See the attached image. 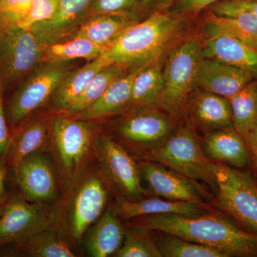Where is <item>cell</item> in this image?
<instances>
[{"label": "cell", "mask_w": 257, "mask_h": 257, "mask_svg": "<svg viewBox=\"0 0 257 257\" xmlns=\"http://www.w3.org/2000/svg\"><path fill=\"white\" fill-rule=\"evenodd\" d=\"M135 227L158 231L214 248L226 257H257V234L239 229L221 216L159 214L143 216Z\"/></svg>", "instance_id": "cell-1"}, {"label": "cell", "mask_w": 257, "mask_h": 257, "mask_svg": "<svg viewBox=\"0 0 257 257\" xmlns=\"http://www.w3.org/2000/svg\"><path fill=\"white\" fill-rule=\"evenodd\" d=\"M182 15L156 12L119 34L102 57L109 64L138 68L158 60L183 30Z\"/></svg>", "instance_id": "cell-2"}, {"label": "cell", "mask_w": 257, "mask_h": 257, "mask_svg": "<svg viewBox=\"0 0 257 257\" xmlns=\"http://www.w3.org/2000/svg\"><path fill=\"white\" fill-rule=\"evenodd\" d=\"M145 158L216 189L214 164L206 157L195 134L188 126L179 128L159 146L147 152Z\"/></svg>", "instance_id": "cell-3"}, {"label": "cell", "mask_w": 257, "mask_h": 257, "mask_svg": "<svg viewBox=\"0 0 257 257\" xmlns=\"http://www.w3.org/2000/svg\"><path fill=\"white\" fill-rule=\"evenodd\" d=\"M204 58L202 47L196 40H187L172 50L163 69L164 87L158 105L172 114L183 110L189 94L197 87Z\"/></svg>", "instance_id": "cell-4"}, {"label": "cell", "mask_w": 257, "mask_h": 257, "mask_svg": "<svg viewBox=\"0 0 257 257\" xmlns=\"http://www.w3.org/2000/svg\"><path fill=\"white\" fill-rule=\"evenodd\" d=\"M216 203L224 212L257 234V182L231 166L214 164Z\"/></svg>", "instance_id": "cell-5"}, {"label": "cell", "mask_w": 257, "mask_h": 257, "mask_svg": "<svg viewBox=\"0 0 257 257\" xmlns=\"http://www.w3.org/2000/svg\"><path fill=\"white\" fill-rule=\"evenodd\" d=\"M70 68L69 62H45L29 74L8 104L7 116L11 124L17 127L30 113L50 99Z\"/></svg>", "instance_id": "cell-6"}, {"label": "cell", "mask_w": 257, "mask_h": 257, "mask_svg": "<svg viewBox=\"0 0 257 257\" xmlns=\"http://www.w3.org/2000/svg\"><path fill=\"white\" fill-rule=\"evenodd\" d=\"M43 45L31 29L15 26L0 32V82L13 83L43 63Z\"/></svg>", "instance_id": "cell-7"}, {"label": "cell", "mask_w": 257, "mask_h": 257, "mask_svg": "<svg viewBox=\"0 0 257 257\" xmlns=\"http://www.w3.org/2000/svg\"><path fill=\"white\" fill-rule=\"evenodd\" d=\"M57 216L56 209L50 206L31 204L20 198L13 199L6 204L0 216V246L18 243L52 226Z\"/></svg>", "instance_id": "cell-8"}, {"label": "cell", "mask_w": 257, "mask_h": 257, "mask_svg": "<svg viewBox=\"0 0 257 257\" xmlns=\"http://www.w3.org/2000/svg\"><path fill=\"white\" fill-rule=\"evenodd\" d=\"M99 158L104 172L115 187L130 201L142 199L144 190L140 167L121 145L109 137L99 144Z\"/></svg>", "instance_id": "cell-9"}, {"label": "cell", "mask_w": 257, "mask_h": 257, "mask_svg": "<svg viewBox=\"0 0 257 257\" xmlns=\"http://www.w3.org/2000/svg\"><path fill=\"white\" fill-rule=\"evenodd\" d=\"M139 167L141 177L155 195L168 200L193 203L207 209L205 191L197 182L156 162L147 160Z\"/></svg>", "instance_id": "cell-10"}, {"label": "cell", "mask_w": 257, "mask_h": 257, "mask_svg": "<svg viewBox=\"0 0 257 257\" xmlns=\"http://www.w3.org/2000/svg\"><path fill=\"white\" fill-rule=\"evenodd\" d=\"M52 133L56 150L67 170L79 166L88 153L93 130L86 121L58 118L52 121Z\"/></svg>", "instance_id": "cell-11"}, {"label": "cell", "mask_w": 257, "mask_h": 257, "mask_svg": "<svg viewBox=\"0 0 257 257\" xmlns=\"http://www.w3.org/2000/svg\"><path fill=\"white\" fill-rule=\"evenodd\" d=\"M17 182L24 196L33 202L52 200L57 193L53 169L46 157L35 152L20 161L15 169Z\"/></svg>", "instance_id": "cell-12"}, {"label": "cell", "mask_w": 257, "mask_h": 257, "mask_svg": "<svg viewBox=\"0 0 257 257\" xmlns=\"http://www.w3.org/2000/svg\"><path fill=\"white\" fill-rule=\"evenodd\" d=\"M94 0H59L52 18L32 27L42 45L60 42L82 25Z\"/></svg>", "instance_id": "cell-13"}, {"label": "cell", "mask_w": 257, "mask_h": 257, "mask_svg": "<svg viewBox=\"0 0 257 257\" xmlns=\"http://www.w3.org/2000/svg\"><path fill=\"white\" fill-rule=\"evenodd\" d=\"M119 131L128 143L149 149L150 151L170 136L171 124L162 113L157 109H147L128 116L120 125Z\"/></svg>", "instance_id": "cell-14"}, {"label": "cell", "mask_w": 257, "mask_h": 257, "mask_svg": "<svg viewBox=\"0 0 257 257\" xmlns=\"http://www.w3.org/2000/svg\"><path fill=\"white\" fill-rule=\"evenodd\" d=\"M245 69L221 61L204 58L197 79V87L229 99L252 81Z\"/></svg>", "instance_id": "cell-15"}, {"label": "cell", "mask_w": 257, "mask_h": 257, "mask_svg": "<svg viewBox=\"0 0 257 257\" xmlns=\"http://www.w3.org/2000/svg\"><path fill=\"white\" fill-rule=\"evenodd\" d=\"M209 25L212 31L202 47L204 58L221 61L257 76V49Z\"/></svg>", "instance_id": "cell-16"}, {"label": "cell", "mask_w": 257, "mask_h": 257, "mask_svg": "<svg viewBox=\"0 0 257 257\" xmlns=\"http://www.w3.org/2000/svg\"><path fill=\"white\" fill-rule=\"evenodd\" d=\"M106 199L105 187L98 177H89L82 184L74 199L71 214V229L74 239H82L89 226L100 216Z\"/></svg>", "instance_id": "cell-17"}, {"label": "cell", "mask_w": 257, "mask_h": 257, "mask_svg": "<svg viewBox=\"0 0 257 257\" xmlns=\"http://www.w3.org/2000/svg\"><path fill=\"white\" fill-rule=\"evenodd\" d=\"M244 139L234 128H221L208 134L204 149L213 160L235 168L246 167L251 160Z\"/></svg>", "instance_id": "cell-18"}, {"label": "cell", "mask_w": 257, "mask_h": 257, "mask_svg": "<svg viewBox=\"0 0 257 257\" xmlns=\"http://www.w3.org/2000/svg\"><path fill=\"white\" fill-rule=\"evenodd\" d=\"M151 64V63H150ZM147 64L121 76L111 83L105 92L87 109L74 116V119L89 121L116 114L130 104L134 79Z\"/></svg>", "instance_id": "cell-19"}, {"label": "cell", "mask_w": 257, "mask_h": 257, "mask_svg": "<svg viewBox=\"0 0 257 257\" xmlns=\"http://www.w3.org/2000/svg\"><path fill=\"white\" fill-rule=\"evenodd\" d=\"M205 210L204 208L193 203L168 199L163 200L157 198L130 201L121 197L117 199L115 205L116 214L123 219L169 214L194 217L206 214Z\"/></svg>", "instance_id": "cell-20"}, {"label": "cell", "mask_w": 257, "mask_h": 257, "mask_svg": "<svg viewBox=\"0 0 257 257\" xmlns=\"http://www.w3.org/2000/svg\"><path fill=\"white\" fill-rule=\"evenodd\" d=\"M134 23L135 22L124 13L94 15L84 20L69 36L87 39L107 49L121 32Z\"/></svg>", "instance_id": "cell-21"}, {"label": "cell", "mask_w": 257, "mask_h": 257, "mask_svg": "<svg viewBox=\"0 0 257 257\" xmlns=\"http://www.w3.org/2000/svg\"><path fill=\"white\" fill-rule=\"evenodd\" d=\"M191 110L198 124L204 128L214 131L233 126L231 105L224 96L203 90L193 98Z\"/></svg>", "instance_id": "cell-22"}, {"label": "cell", "mask_w": 257, "mask_h": 257, "mask_svg": "<svg viewBox=\"0 0 257 257\" xmlns=\"http://www.w3.org/2000/svg\"><path fill=\"white\" fill-rule=\"evenodd\" d=\"M125 231L116 213L107 209L88 234L86 248L89 256L106 257L116 253L124 241Z\"/></svg>", "instance_id": "cell-23"}, {"label": "cell", "mask_w": 257, "mask_h": 257, "mask_svg": "<svg viewBox=\"0 0 257 257\" xmlns=\"http://www.w3.org/2000/svg\"><path fill=\"white\" fill-rule=\"evenodd\" d=\"M107 65L109 64L100 56L77 70L69 71L51 96L53 107L64 112L80 95L93 77Z\"/></svg>", "instance_id": "cell-24"}, {"label": "cell", "mask_w": 257, "mask_h": 257, "mask_svg": "<svg viewBox=\"0 0 257 257\" xmlns=\"http://www.w3.org/2000/svg\"><path fill=\"white\" fill-rule=\"evenodd\" d=\"M19 253L32 257L76 256L58 230L50 226L15 243Z\"/></svg>", "instance_id": "cell-25"}, {"label": "cell", "mask_w": 257, "mask_h": 257, "mask_svg": "<svg viewBox=\"0 0 257 257\" xmlns=\"http://www.w3.org/2000/svg\"><path fill=\"white\" fill-rule=\"evenodd\" d=\"M106 50L87 39L74 37L68 41L43 45L42 62H70L76 59L93 60L102 55Z\"/></svg>", "instance_id": "cell-26"}, {"label": "cell", "mask_w": 257, "mask_h": 257, "mask_svg": "<svg viewBox=\"0 0 257 257\" xmlns=\"http://www.w3.org/2000/svg\"><path fill=\"white\" fill-rule=\"evenodd\" d=\"M163 87V69L157 60L144 67L135 77L130 104L156 105L160 100Z\"/></svg>", "instance_id": "cell-27"}, {"label": "cell", "mask_w": 257, "mask_h": 257, "mask_svg": "<svg viewBox=\"0 0 257 257\" xmlns=\"http://www.w3.org/2000/svg\"><path fill=\"white\" fill-rule=\"evenodd\" d=\"M127 73V69L117 64H109L101 69L89 82L75 101L64 111L67 116H76L92 105L111 83Z\"/></svg>", "instance_id": "cell-28"}, {"label": "cell", "mask_w": 257, "mask_h": 257, "mask_svg": "<svg viewBox=\"0 0 257 257\" xmlns=\"http://www.w3.org/2000/svg\"><path fill=\"white\" fill-rule=\"evenodd\" d=\"M229 101L233 127L246 140L257 121V83H248Z\"/></svg>", "instance_id": "cell-29"}, {"label": "cell", "mask_w": 257, "mask_h": 257, "mask_svg": "<svg viewBox=\"0 0 257 257\" xmlns=\"http://www.w3.org/2000/svg\"><path fill=\"white\" fill-rule=\"evenodd\" d=\"M47 136V125L43 120H34L25 125L11 140L8 150V164L15 170L20 161L41 148Z\"/></svg>", "instance_id": "cell-30"}, {"label": "cell", "mask_w": 257, "mask_h": 257, "mask_svg": "<svg viewBox=\"0 0 257 257\" xmlns=\"http://www.w3.org/2000/svg\"><path fill=\"white\" fill-rule=\"evenodd\" d=\"M157 243L162 256L166 257H226L214 248L187 241L167 234Z\"/></svg>", "instance_id": "cell-31"}, {"label": "cell", "mask_w": 257, "mask_h": 257, "mask_svg": "<svg viewBox=\"0 0 257 257\" xmlns=\"http://www.w3.org/2000/svg\"><path fill=\"white\" fill-rule=\"evenodd\" d=\"M139 229V228H138ZM141 231L125 232L122 246L116 251L117 257H162L158 245Z\"/></svg>", "instance_id": "cell-32"}, {"label": "cell", "mask_w": 257, "mask_h": 257, "mask_svg": "<svg viewBox=\"0 0 257 257\" xmlns=\"http://www.w3.org/2000/svg\"><path fill=\"white\" fill-rule=\"evenodd\" d=\"M32 0H0V32L17 26Z\"/></svg>", "instance_id": "cell-33"}, {"label": "cell", "mask_w": 257, "mask_h": 257, "mask_svg": "<svg viewBox=\"0 0 257 257\" xmlns=\"http://www.w3.org/2000/svg\"><path fill=\"white\" fill-rule=\"evenodd\" d=\"M59 0H32L28 13L17 26L30 29L33 25L52 18L58 5Z\"/></svg>", "instance_id": "cell-34"}, {"label": "cell", "mask_w": 257, "mask_h": 257, "mask_svg": "<svg viewBox=\"0 0 257 257\" xmlns=\"http://www.w3.org/2000/svg\"><path fill=\"white\" fill-rule=\"evenodd\" d=\"M137 0H94L91 10L94 15L124 13Z\"/></svg>", "instance_id": "cell-35"}, {"label": "cell", "mask_w": 257, "mask_h": 257, "mask_svg": "<svg viewBox=\"0 0 257 257\" xmlns=\"http://www.w3.org/2000/svg\"><path fill=\"white\" fill-rule=\"evenodd\" d=\"M224 0H178L175 6V13L180 15L196 14L207 10L211 5Z\"/></svg>", "instance_id": "cell-36"}, {"label": "cell", "mask_w": 257, "mask_h": 257, "mask_svg": "<svg viewBox=\"0 0 257 257\" xmlns=\"http://www.w3.org/2000/svg\"><path fill=\"white\" fill-rule=\"evenodd\" d=\"M207 10H243L251 13L257 18V0H224L211 5Z\"/></svg>", "instance_id": "cell-37"}, {"label": "cell", "mask_w": 257, "mask_h": 257, "mask_svg": "<svg viewBox=\"0 0 257 257\" xmlns=\"http://www.w3.org/2000/svg\"><path fill=\"white\" fill-rule=\"evenodd\" d=\"M3 90L4 86L0 82V157L8 152L11 143L3 105Z\"/></svg>", "instance_id": "cell-38"}, {"label": "cell", "mask_w": 257, "mask_h": 257, "mask_svg": "<svg viewBox=\"0 0 257 257\" xmlns=\"http://www.w3.org/2000/svg\"><path fill=\"white\" fill-rule=\"evenodd\" d=\"M178 0H143V5L147 9L151 10L152 13L156 12L166 11L174 6Z\"/></svg>", "instance_id": "cell-39"}, {"label": "cell", "mask_w": 257, "mask_h": 257, "mask_svg": "<svg viewBox=\"0 0 257 257\" xmlns=\"http://www.w3.org/2000/svg\"><path fill=\"white\" fill-rule=\"evenodd\" d=\"M246 141L247 142L250 155L252 158L253 165L257 174V121L251 130V133L246 139Z\"/></svg>", "instance_id": "cell-40"}, {"label": "cell", "mask_w": 257, "mask_h": 257, "mask_svg": "<svg viewBox=\"0 0 257 257\" xmlns=\"http://www.w3.org/2000/svg\"><path fill=\"white\" fill-rule=\"evenodd\" d=\"M4 195V172L0 167V204Z\"/></svg>", "instance_id": "cell-41"}, {"label": "cell", "mask_w": 257, "mask_h": 257, "mask_svg": "<svg viewBox=\"0 0 257 257\" xmlns=\"http://www.w3.org/2000/svg\"><path fill=\"white\" fill-rule=\"evenodd\" d=\"M5 207H6V204H0V216L3 215V212H4Z\"/></svg>", "instance_id": "cell-42"}]
</instances>
